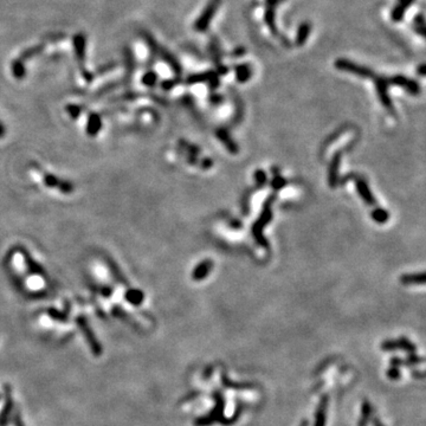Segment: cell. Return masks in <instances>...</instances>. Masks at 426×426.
Masks as SVG:
<instances>
[{
  "mask_svg": "<svg viewBox=\"0 0 426 426\" xmlns=\"http://www.w3.org/2000/svg\"><path fill=\"white\" fill-rule=\"evenodd\" d=\"M212 399L214 400V406L212 410H211V412L196 418L195 422H193L195 426H211L213 425L214 423H220L222 419L224 418L225 398L222 391H213Z\"/></svg>",
  "mask_w": 426,
  "mask_h": 426,
  "instance_id": "1",
  "label": "cell"
},
{
  "mask_svg": "<svg viewBox=\"0 0 426 426\" xmlns=\"http://www.w3.org/2000/svg\"><path fill=\"white\" fill-rule=\"evenodd\" d=\"M77 326L79 327V329H81L83 336L85 337V341H87L88 346H89V348H90V351H92L93 355H95V357H99V355H102V353H103V348H102L101 343L98 342L96 335L94 334L93 329L90 328V326H89V323H88L87 319H84L83 316L77 317Z\"/></svg>",
  "mask_w": 426,
  "mask_h": 426,
  "instance_id": "2",
  "label": "cell"
},
{
  "mask_svg": "<svg viewBox=\"0 0 426 426\" xmlns=\"http://www.w3.org/2000/svg\"><path fill=\"white\" fill-rule=\"evenodd\" d=\"M271 202H272V197H270L269 200L266 201L265 205H264L263 212H262V214H261L260 220L256 223V224L254 225V229H252L255 239L257 240V242L260 243L261 245L263 246V248H268V242H266V240L264 239V237H263V229H264V226H265L270 222V220H271V217H272Z\"/></svg>",
  "mask_w": 426,
  "mask_h": 426,
  "instance_id": "3",
  "label": "cell"
},
{
  "mask_svg": "<svg viewBox=\"0 0 426 426\" xmlns=\"http://www.w3.org/2000/svg\"><path fill=\"white\" fill-rule=\"evenodd\" d=\"M220 4H222V0H210V2L206 5V7L204 8L200 17L197 19L195 23V30L198 32H205L210 26L211 22H212L214 14H216L217 10H218Z\"/></svg>",
  "mask_w": 426,
  "mask_h": 426,
  "instance_id": "4",
  "label": "cell"
},
{
  "mask_svg": "<svg viewBox=\"0 0 426 426\" xmlns=\"http://www.w3.org/2000/svg\"><path fill=\"white\" fill-rule=\"evenodd\" d=\"M335 67L337 70H341V71L353 73V75H357L358 77L361 78H372L373 75H374L373 70L363 66H359V64L354 63L352 61L345 60V58H340V60L335 62Z\"/></svg>",
  "mask_w": 426,
  "mask_h": 426,
  "instance_id": "5",
  "label": "cell"
},
{
  "mask_svg": "<svg viewBox=\"0 0 426 426\" xmlns=\"http://www.w3.org/2000/svg\"><path fill=\"white\" fill-rule=\"evenodd\" d=\"M372 79L374 81L375 88H377V92H378V96L379 98H380L381 103L384 104V107L386 108L387 110H393L392 101H391L389 96V87L390 85H392V83H391V78L378 76L374 73Z\"/></svg>",
  "mask_w": 426,
  "mask_h": 426,
  "instance_id": "6",
  "label": "cell"
},
{
  "mask_svg": "<svg viewBox=\"0 0 426 426\" xmlns=\"http://www.w3.org/2000/svg\"><path fill=\"white\" fill-rule=\"evenodd\" d=\"M4 391H5V402H4V407H2L1 412H0V426H6L8 424L10 416L11 413H12L14 407L11 387L8 386V385H5Z\"/></svg>",
  "mask_w": 426,
  "mask_h": 426,
  "instance_id": "7",
  "label": "cell"
},
{
  "mask_svg": "<svg viewBox=\"0 0 426 426\" xmlns=\"http://www.w3.org/2000/svg\"><path fill=\"white\" fill-rule=\"evenodd\" d=\"M391 83L395 87H400L402 89H405L412 95H418L420 93V87L413 79L405 77L404 75H395L393 77H391Z\"/></svg>",
  "mask_w": 426,
  "mask_h": 426,
  "instance_id": "8",
  "label": "cell"
},
{
  "mask_svg": "<svg viewBox=\"0 0 426 426\" xmlns=\"http://www.w3.org/2000/svg\"><path fill=\"white\" fill-rule=\"evenodd\" d=\"M328 405H329V395L323 394L321 396V399H320L319 405H317L316 412H315V420H314V426H326V424H327Z\"/></svg>",
  "mask_w": 426,
  "mask_h": 426,
  "instance_id": "9",
  "label": "cell"
},
{
  "mask_svg": "<svg viewBox=\"0 0 426 426\" xmlns=\"http://www.w3.org/2000/svg\"><path fill=\"white\" fill-rule=\"evenodd\" d=\"M73 49H75V54L76 57H77V61L79 63V66H81V70L83 71L84 70V61H85V46H87V40H85V37L82 33L76 34V36H73Z\"/></svg>",
  "mask_w": 426,
  "mask_h": 426,
  "instance_id": "10",
  "label": "cell"
},
{
  "mask_svg": "<svg viewBox=\"0 0 426 426\" xmlns=\"http://www.w3.org/2000/svg\"><path fill=\"white\" fill-rule=\"evenodd\" d=\"M355 186H357L358 193L362 197V199L365 200L368 205H375V199L373 197L372 192L369 191L368 185L366 184V181L361 178H355Z\"/></svg>",
  "mask_w": 426,
  "mask_h": 426,
  "instance_id": "11",
  "label": "cell"
},
{
  "mask_svg": "<svg viewBox=\"0 0 426 426\" xmlns=\"http://www.w3.org/2000/svg\"><path fill=\"white\" fill-rule=\"evenodd\" d=\"M213 268V262L210 260L202 261L200 264L196 266V269L193 270L192 278L195 281H202L204 278H206L208 274L211 272V270Z\"/></svg>",
  "mask_w": 426,
  "mask_h": 426,
  "instance_id": "12",
  "label": "cell"
},
{
  "mask_svg": "<svg viewBox=\"0 0 426 426\" xmlns=\"http://www.w3.org/2000/svg\"><path fill=\"white\" fill-rule=\"evenodd\" d=\"M413 1L414 0H396L395 6L393 7L392 14H391V16H392L393 22H395V23L401 22L402 18H404V16H405V12H406L407 8L410 7L411 5H412Z\"/></svg>",
  "mask_w": 426,
  "mask_h": 426,
  "instance_id": "13",
  "label": "cell"
},
{
  "mask_svg": "<svg viewBox=\"0 0 426 426\" xmlns=\"http://www.w3.org/2000/svg\"><path fill=\"white\" fill-rule=\"evenodd\" d=\"M373 417V406L371 401L363 400L362 405H361V417L358 422V426H368L369 422H371Z\"/></svg>",
  "mask_w": 426,
  "mask_h": 426,
  "instance_id": "14",
  "label": "cell"
},
{
  "mask_svg": "<svg viewBox=\"0 0 426 426\" xmlns=\"http://www.w3.org/2000/svg\"><path fill=\"white\" fill-rule=\"evenodd\" d=\"M400 282L404 286H423L425 283V274L420 272V274L402 275Z\"/></svg>",
  "mask_w": 426,
  "mask_h": 426,
  "instance_id": "15",
  "label": "cell"
},
{
  "mask_svg": "<svg viewBox=\"0 0 426 426\" xmlns=\"http://www.w3.org/2000/svg\"><path fill=\"white\" fill-rule=\"evenodd\" d=\"M311 31V26L309 23H302L301 25L298 26V30L297 33H296V45L302 46L304 45L305 42H307L308 37H309Z\"/></svg>",
  "mask_w": 426,
  "mask_h": 426,
  "instance_id": "16",
  "label": "cell"
},
{
  "mask_svg": "<svg viewBox=\"0 0 426 426\" xmlns=\"http://www.w3.org/2000/svg\"><path fill=\"white\" fill-rule=\"evenodd\" d=\"M252 76V69L249 64H239L236 66V79L240 83L248 82Z\"/></svg>",
  "mask_w": 426,
  "mask_h": 426,
  "instance_id": "17",
  "label": "cell"
},
{
  "mask_svg": "<svg viewBox=\"0 0 426 426\" xmlns=\"http://www.w3.org/2000/svg\"><path fill=\"white\" fill-rule=\"evenodd\" d=\"M222 384L223 386L226 387V389H230V390H238V391H244V390H251L252 385L249 384H238V383H233V381H231L230 379H229L228 375L225 374L224 372L222 373Z\"/></svg>",
  "mask_w": 426,
  "mask_h": 426,
  "instance_id": "18",
  "label": "cell"
},
{
  "mask_svg": "<svg viewBox=\"0 0 426 426\" xmlns=\"http://www.w3.org/2000/svg\"><path fill=\"white\" fill-rule=\"evenodd\" d=\"M214 78H217V75L213 71H206L202 73H196V75L190 76L187 78V83L189 84H196L200 83V82H206V81H213Z\"/></svg>",
  "mask_w": 426,
  "mask_h": 426,
  "instance_id": "19",
  "label": "cell"
},
{
  "mask_svg": "<svg viewBox=\"0 0 426 426\" xmlns=\"http://www.w3.org/2000/svg\"><path fill=\"white\" fill-rule=\"evenodd\" d=\"M125 298L127 299L131 304L140 305L143 302V299H145V295H143V293L141 292V290L131 289L126 293Z\"/></svg>",
  "mask_w": 426,
  "mask_h": 426,
  "instance_id": "20",
  "label": "cell"
},
{
  "mask_svg": "<svg viewBox=\"0 0 426 426\" xmlns=\"http://www.w3.org/2000/svg\"><path fill=\"white\" fill-rule=\"evenodd\" d=\"M88 134L90 135H96L98 134V131H99V128H101V119H99V116L98 114H92L89 117V121H88Z\"/></svg>",
  "mask_w": 426,
  "mask_h": 426,
  "instance_id": "21",
  "label": "cell"
},
{
  "mask_svg": "<svg viewBox=\"0 0 426 426\" xmlns=\"http://www.w3.org/2000/svg\"><path fill=\"white\" fill-rule=\"evenodd\" d=\"M396 343H398V349H401V351L406 352V353H416L417 347L416 345H414L413 342H411L410 340L407 339V337L401 336L399 337L398 340H396Z\"/></svg>",
  "mask_w": 426,
  "mask_h": 426,
  "instance_id": "22",
  "label": "cell"
},
{
  "mask_svg": "<svg viewBox=\"0 0 426 426\" xmlns=\"http://www.w3.org/2000/svg\"><path fill=\"white\" fill-rule=\"evenodd\" d=\"M372 218L374 222L379 223V224H384L386 223L390 218V213L387 211H385L381 207H375L374 211H372Z\"/></svg>",
  "mask_w": 426,
  "mask_h": 426,
  "instance_id": "23",
  "label": "cell"
},
{
  "mask_svg": "<svg viewBox=\"0 0 426 426\" xmlns=\"http://www.w3.org/2000/svg\"><path fill=\"white\" fill-rule=\"evenodd\" d=\"M243 408H244V406H243V404L240 401H238V406H237V408H236V411H234V413L232 414V417L231 418H229V419H225V418H223L222 419V424L223 425H225V426H231V425H233L234 423L237 422L238 419H239V417H240V414H242V412H243Z\"/></svg>",
  "mask_w": 426,
  "mask_h": 426,
  "instance_id": "24",
  "label": "cell"
},
{
  "mask_svg": "<svg viewBox=\"0 0 426 426\" xmlns=\"http://www.w3.org/2000/svg\"><path fill=\"white\" fill-rule=\"evenodd\" d=\"M12 72H13L14 77L16 78H18V79L24 78L25 66H24V63H23V61H20L19 58L18 60L14 61L12 63Z\"/></svg>",
  "mask_w": 426,
  "mask_h": 426,
  "instance_id": "25",
  "label": "cell"
},
{
  "mask_svg": "<svg viewBox=\"0 0 426 426\" xmlns=\"http://www.w3.org/2000/svg\"><path fill=\"white\" fill-rule=\"evenodd\" d=\"M423 362H424V359H423L422 357H419V355H417L416 353H410L406 357V359H404L405 366H414Z\"/></svg>",
  "mask_w": 426,
  "mask_h": 426,
  "instance_id": "26",
  "label": "cell"
},
{
  "mask_svg": "<svg viewBox=\"0 0 426 426\" xmlns=\"http://www.w3.org/2000/svg\"><path fill=\"white\" fill-rule=\"evenodd\" d=\"M158 81V75L154 71H148L143 75L142 77V83L147 85V87H154L155 83Z\"/></svg>",
  "mask_w": 426,
  "mask_h": 426,
  "instance_id": "27",
  "label": "cell"
},
{
  "mask_svg": "<svg viewBox=\"0 0 426 426\" xmlns=\"http://www.w3.org/2000/svg\"><path fill=\"white\" fill-rule=\"evenodd\" d=\"M414 28H416V31H418L423 37L425 36V19L423 14H418L414 18Z\"/></svg>",
  "mask_w": 426,
  "mask_h": 426,
  "instance_id": "28",
  "label": "cell"
},
{
  "mask_svg": "<svg viewBox=\"0 0 426 426\" xmlns=\"http://www.w3.org/2000/svg\"><path fill=\"white\" fill-rule=\"evenodd\" d=\"M42 50H43V45H37V46H33V48H29L28 50H25V51L23 52L19 60L24 61V60H28V58H31L32 56L39 54Z\"/></svg>",
  "mask_w": 426,
  "mask_h": 426,
  "instance_id": "29",
  "label": "cell"
},
{
  "mask_svg": "<svg viewBox=\"0 0 426 426\" xmlns=\"http://www.w3.org/2000/svg\"><path fill=\"white\" fill-rule=\"evenodd\" d=\"M48 315L51 317V319L56 320V321H60V322L67 321V315H66L64 313H61V311H58L56 309H52V308L48 309Z\"/></svg>",
  "mask_w": 426,
  "mask_h": 426,
  "instance_id": "30",
  "label": "cell"
},
{
  "mask_svg": "<svg viewBox=\"0 0 426 426\" xmlns=\"http://www.w3.org/2000/svg\"><path fill=\"white\" fill-rule=\"evenodd\" d=\"M380 347L384 352H394L398 349V343H396V340H385Z\"/></svg>",
  "mask_w": 426,
  "mask_h": 426,
  "instance_id": "31",
  "label": "cell"
},
{
  "mask_svg": "<svg viewBox=\"0 0 426 426\" xmlns=\"http://www.w3.org/2000/svg\"><path fill=\"white\" fill-rule=\"evenodd\" d=\"M386 375L389 377L391 380H399V378L401 377V373H400V368L399 367H394V366H391L390 369H387Z\"/></svg>",
  "mask_w": 426,
  "mask_h": 426,
  "instance_id": "32",
  "label": "cell"
},
{
  "mask_svg": "<svg viewBox=\"0 0 426 426\" xmlns=\"http://www.w3.org/2000/svg\"><path fill=\"white\" fill-rule=\"evenodd\" d=\"M390 363H391V366L399 367V368H400L401 366H404V359H401V358H399V357H393V358H391Z\"/></svg>",
  "mask_w": 426,
  "mask_h": 426,
  "instance_id": "33",
  "label": "cell"
},
{
  "mask_svg": "<svg viewBox=\"0 0 426 426\" xmlns=\"http://www.w3.org/2000/svg\"><path fill=\"white\" fill-rule=\"evenodd\" d=\"M255 178L257 179V181L260 184H264L266 181V175H265V173H263L262 170H257V172L255 173Z\"/></svg>",
  "mask_w": 426,
  "mask_h": 426,
  "instance_id": "34",
  "label": "cell"
},
{
  "mask_svg": "<svg viewBox=\"0 0 426 426\" xmlns=\"http://www.w3.org/2000/svg\"><path fill=\"white\" fill-rule=\"evenodd\" d=\"M13 423H14V426H24V423H23L22 416H20L19 411H16V413H14Z\"/></svg>",
  "mask_w": 426,
  "mask_h": 426,
  "instance_id": "35",
  "label": "cell"
},
{
  "mask_svg": "<svg viewBox=\"0 0 426 426\" xmlns=\"http://www.w3.org/2000/svg\"><path fill=\"white\" fill-rule=\"evenodd\" d=\"M284 185H286V181L281 178H276L274 179V181H272V186L276 187V189H281V187H283Z\"/></svg>",
  "mask_w": 426,
  "mask_h": 426,
  "instance_id": "36",
  "label": "cell"
},
{
  "mask_svg": "<svg viewBox=\"0 0 426 426\" xmlns=\"http://www.w3.org/2000/svg\"><path fill=\"white\" fill-rule=\"evenodd\" d=\"M67 110L70 111V113H71V116H73V117H77L78 116V114H79V107H77V105H69V107L66 108Z\"/></svg>",
  "mask_w": 426,
  "mask_h": 426,
  "instance_id": "37",
  "label": "cell"
},
{
  "mask_svg": "<svg viewBox=\"0 0 426 426\" xmlns=\"http://www.w3.org/2000/svg\"><path fill=\"white\" fill-rule=\"evenodd\" d=\"M212 373H213V367L212 366H207L206 368H205L204 378L205 379H208V378L211 377V375H212Z\"/></svg>",
  "mask_w": 426,
  "mask_h": 426,
  "instance_id": "38",
  "label": "cell"
},
{
  "mask_svg": "<svg viewBox=\"0 0 426 426\" xmlns=\"http://www.w3.org/2000/svg\"><path fill=\"white\" fill-rule=\"evenodd\" d=\"M371 420H372L373 425H374V426H385L384 423L381 422L380 418H379V417H377V416H373Z\"/></svg>",
  "mask_w": 426,
  "mask_h": 426,
  "instance_id": "39",
  "label": "cell"
},
{
  "mask_svg": "<svg viewBox=\"0 0 426 426\" xmlns=\"http://www.w3.org/2000/svg\"><path fill=\"white\" fill-rule=\"evenodd\" d=\"M412 377L419 379V380H423V379H424V373L419 371H412Z\"/></svg>",
  "mask_w": 426,
  "mask_h": 426,
  "instance_id": "40",
  "label": "cell"
},
{
  "mask_svg": "<svg viewBox=\"0 0 426 426\" xmlns=\"http://www.w3.org/2000/svg\"><path fill=\"white\" fill-rule=\"evenodd\" d=\"M5 136V128L2 127V125L0 123V137H4Z\"/></svg>",
  "mask_w": 426,
  "mask_h": 426,
  "instance_id": "41",
  "label": "cell"
},
{
  "mask_svg": "<svg viewBox=\"0 0 426 426\" xmlns=\"http://www.w3.org/2000/svg\"><path fill=\"white\" fill-rule=\"evenodd\" d=\"M419 72H420V75H422V76L425 75V66H424V64H422V66H420Z\"/></svg>",
  "mask_w": 426,
  "mask_h": 426,
  "instance_id": "42",
  "label": "cell"
},
{
  "mask_svg": "<svg viewBox=\"0 0 426 426\" xmlns=\"http://www.w3.org/2000/svg\"><path fill=\"white\" fill-rule=\"evenodd\" d=\"M308 425H309V423H308V420H302L301 425H299V426H308Z\"/></svg>",
  "mask_w": 426,
  "mask_h": 426,
  "instance_id": "43",
  "label": "cell"
}]
</instances>
